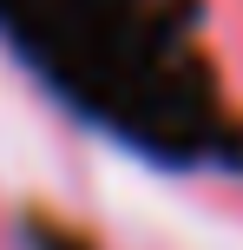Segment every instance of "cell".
I'll return each mask as SVG.
<instances>
[]
</instances>
